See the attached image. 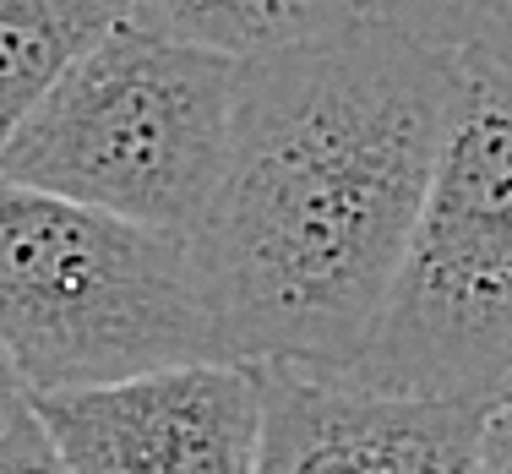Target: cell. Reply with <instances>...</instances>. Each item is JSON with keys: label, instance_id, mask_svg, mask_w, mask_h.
Instances as JSON below:
<instances>
[{"label": "cell", "instance_id": "cell-1", "mask_svg": "<svg viewBox=\"0 0 512 474\" xmlns=\"http://www.w3.org/2000/svg\"><path fill=\"white\" fill-rule=\"evenodd\" d=\"M458 93L463 66L376 17L240 66L229 164L191 240L240 360L349 371L404 267Z\"/></svg>", "mask_w": 512, "mask_h": 474}, {"label": "cell", "instance_id": "cell-2", "mask_svg": "<svg viewBox=\"0 0 512 474\" xmlns=\"http://www.w3.org/2000/svg\"><path fill=\"white\" fill-rule=\"evenodd\" d=\"M0 344L28 393L240 360L197 246L0 175Z\"/></svg>", "mask_w": 512, "mask_h": 474}, {"label": "cell", "instance_id": "cell-3", "mask_svg": "<svg viewBox=\"0 0 512 474\" xmlns=\"http://www.w3.org/2000/svg\"><path fill=\"white\" fill-rule=\"evenodd\" d=\"M240 60L131 17L17 126L0 175L197 240L229 164Z\"/></svg>", "mask_w": 512, "mask_h": 474}, {"label": "cell", "instance_id": "cell-4", "mask_svg": "<svg viewBox=\"0 0 512 474\" xmlns=\"http://www.w3.org/2000/svg\"><path fill=\"white\" fill-rule=\"evenodd\" d=\"M360 393L496 404L512 382V71L469 66L425 213L349 371Z\"/></svg>", "mask_w": 512, "mask_h": 474}, {"label": "cell", "instance_id": "cell-5", "mask_svg": "<svg viewBox=\"0 0 512 474\" xmlns=\"http://www.w3.org/2000/svg\"><path fill=\"white\" fill-rule=\"evenodd\" d=\"M71 474H262L267 366H175L82 393H33Z\"/></svg>", "mask_w": 512, "mask_h": 474}, {"label": "cell", "instance_id": "cell-6", "mask_svg": "<svg viewBox=\"0 0 512 474\" xmlns=\"http://www.w3.org/2000/svg\"><path fill=\"white\" fill-rule=\"evenodd\" d=\"M137 11L142 0H0V153L66 71Z\"/></svg>", "mask_w": 512, "mask_h": 474}, {"label": "cell", "instance_id": "cell-7", "mask_svg": "<svg viewBox=\"0 0 512 474\" xmlns=\"http://www.w3.org/2000/svg\"><path fill=\"white\" fill-rule=\"evenodd\" d=\"M137 17L169 39L251 66L360 28L371 0H142Z\"/></svg>", "mask_w": 512, "mask_h": 474}, {"label": "cell", "instance_id": "cell-8", "mask_svg": "<svg viewBox=\"0 0 512 474\" xmlns=\"http://www.w3.org/2000/svg\"><path fill=\"white\" fill-rule=\"evenodd\" d=\"M371 17L463 71H512V0H371Z\"/></svg>", "mask_w": 512, "mask_h": 474}, {"label": "cell", "instance_id": "cell-9", "mask_svg": "<svg viewBox=\"0 0 512 474\" xmlns=\"http://www.w3.org/2000/svg\"><path fill=\"white\" fill-rule=\"evenodd\" d=\"M0 474H71V464L60 458V447L44 431V420L33 415V404H28V415L0 436Z\"/></svg>", "mask_w": 512, "mask_h": 474}, {"label": "cell", "instance_id": "cell-10", "mask_svg": "<svg viewBox=\"0 0 512 474\" xmlns=\"http://www.w3.org/2000/svg\"><path fill=\"white\" fill-rule=\"evenodd\" d=\"M480 474H512V393H502L491 409H485Z\"/></svg>", "mask_w": 512, "mask_h": 474}, {"label": "cell", "instance_id": "cell-11", "mask_svg": "<svg viewBox=\"0 0 512 474\" xmlns=\"http://www.w3.org/2000/svg\"><path fill=\"white\" fill-rule=\"evenodd\" d=\"M28 404H33L28 382H22V371H17V360H11V349L0 344V436H6L22 415H28Z\"/></svg>", "mask_w": 512, "mask_h": 474}, {"label": "cell", "instance_id": "cell-12", "mask_svg": "<svg viewBox=\"0 0 512 474\" xmlns=\"http://www.w3.org/2000/svg\"><path fill=\"white\" fill-rule=\"evenodd\" d=\"M507 393H512V382H507Z\"/></svg>", "mask_w": 512, "mask_h": 474}]
</instances>
